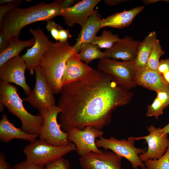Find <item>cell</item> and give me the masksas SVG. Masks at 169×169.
Wrapping results in <instances>:
<instances>
[{
	"label": "cell",
	"instance_id": "9",
	"mask_svg": "<svg viewBox=\"0 0 169 169\" xmlns=\"http://www.w3.org/2000/svg\"><path fill=\"white\" fill-rule=\"evenodd\" d=\"M66 132L68 140L74 144L75 151L80 156L91 152L98 153L103 152L96 144V138L102 137L104 134L101 130L88 126L82 130L72 128Z\"/></svg>",
	"mask_w": 169,
	"mask_h": 169
},
{
	"label": "cell",
	"instance_id": "20",
	"mask_svg": "<svg viewBox=\"0 0 169 169\" xmlns=\"http://www.w3.org/2000/svg\"><path fill=\"white\" fill-rule=\"evenodd\" d=\"M38 136L27 133L21 128L16 127L8 120L7 115L4 114L0 121V140L8 143L15 139H20L31 142L37 139Z\"/></svg>",
	"mask_w": 169,
	"mask_h": 169
},
{
	"label": "cell",
	"instance_id": "18",
	"mask_svg": "<svg viewBox=\"0 0 169 169\" xmlns=\"http://www.w3.org/2000/svg\"><path fill=\"white\" fill-rule=\"evenodd\" d=\"M135 81L136 85L141 86L156 92L161 90L169 92V85L164 81L162 75L157 71L146 68L137 67Z\"/></svg>",
	"mask_w": 169,
	"mask_h": 169
},
{
	"label": "cell",
	"instance_id": "4",
	"mask_svg": "<svg viewBox=\"0 0 169 169\" xmlns=\"http://www.w3.org/2000/svg\"><path fill=\"white\" fill-rule=\"evenodd\" d=\"M23 101L18 93L17 87L0 81V103L20 119L22 124L21 128L23 131L38 136L43 124V117L40 113L34 115L29 113L24 108Z\"/></svg>",
	"mask_w": 169,
	"mask_h": 169
},
{
	"label": "cell",
	"instance_id": "21",
	"mask_svg": "<svg viewBox=\"0 0 169 169\" xmlns=\"http://www.w3.org/2000/svg\"><path fill=\"white\" fill-rule=\"evenodd\" d=\"M144 8V7H137L129 10L115 13L101 20V28L105 27L119 28L128 27L133 22L134 18Z\"/></svg>",
	"mask_w": 169,
	"mask_h": 169
},
{
	"label": "cell",
	"instance_id": "8",
	"mask_svg": "<svg viewBox=\"0 0 169 169\" xmlns=\"http://www.w3.org/2000/svg\"><path fill=\"white\" fill-rule=\"evenodd\" d=\"M61 111V109L55 105L39 112L43 117L44 122L38 135L39 138L57 146L67 145L71 142L68 139L67 132L61 130V125L58 122V116Z\"/></svg>",
	"mask_w": 169,
	"mask_h": 169
},
{
	"label": "cell",
	"instance_id": "12",
	"mask_svg": "<svg viewBox=\"0 0 169 169\" xmlns=\"http://www.w3.org/2000/svg\"><path fill=\"white\" fill-rule=\"evenodd\" d=\"M29 30L35 38V43L31 48L27 49L26 53L21 57L30 74L33 75L35 69L40 66L44 54L53 42L48 39L40 27L34 29L30 28Z\"/></svg>",
	"mask_w": 169,
	"mask_h": 169
},
{
	"label": "cell",
	"instance_id": "34",
	"mask_svg": "<svg viewBox=\"0 0 169 169\" xmlns=\"http://www.w3.org/2000/svg\"><path fill=\"white\" fill-rule=\"evenodd\" d=\"M11 38L7 36L2 31L0 30V53L8 47L10 44Z\"/></svg>",
	"mask_w": 169,
	"mask_h": 169
},
{
	"label": "cell",
	"instance_id": "1",
	"mask_svg": "<svg viewBox=\"0 0 169 169\" xmlns=\"http://www.w3.org/2000/svg\"><path fill=\"white\" fill-rule=\"evenodd\" d=\"M58 106L63 130L88 126L101 130L110 123L113 112L129 103L134 93L110 76L93 68L84 78L62 87Z\"/></svg>",
	"mask_w": 169,
	"mask_h": 169
},
{
	"label": "cell",
	"instance_id": "2",
	"mask_svg": "<svg viewBox=\"0 0 169 169\" xmlns=\"http://www.w3.org/2000/svg\"><path fill=\"white\" fill-rule=\"evenodd\" d=\"M63 0L50 3L41 2L24 8H17L8 13L0 24V30L9 38L18 37L22 28L30 24L42 21H47L61 16Z\"/></svg>",
	"mask_w": 169,
	"mask_h": 169
},
{
	"label": "cell",
	"instance_id": "19",
	"mask_svg": "<svg viewBox=\"0 0 169 169\" xmlns=\"http://www.w3.org/2000/svg\"><path fill=\"white\" fill-rule=\"evenodd\" d=\"M100 14L97 10H94L82 27L75 44L73 46L75 52H79L85 44L90 43L101 28L100 24L102 20Z\"/></svg>",
	"mask_w": 169,
	"mask_h": 169
},
{
	"label": "cell",
	"instance_id": "27",
	"mask_svg": "<svg viewBox=\"0 0 169 169\" xmlns=\"http://www.w3.org/2000/svg\"><path fill=\"white\" fill-rule=\"evenodd\" d=\"M143 163L147 169H169V147L166 152L161 158L146 160Z\"/></svg>",
	"mask_w": 169,
	"mask_h": 169
},
{
	"label": "cell",
	"instance_id": "5",
	"mask_svg": "<svg viewBox=\"0 0 169 169\" xmlns=\"http://www.w3.org/2000/svg\"><path fill=\"white\" fill-rule=\"evenodd\" d=\"M76 149L72 142L67 145L57 146L39 139L30 142L23 151L26 161L37 166H46Z\"/></svg>",
	"mask_w": 169,
	"mask_h": 169
},
{
	"label": "cell",
	"instance_id": "32",
	"mask_svg": "<svg viewBox=\"0 0 169 169\" xmlns=\"http://www.w3.org/2000/svg\"><path fill=\"white\" fill-rule=\"evenodd\" d=\"M18 5L14 4H5L0 6V24L3 18L9 12L18 8Z\"/></svg>",
	"mask_w": 169,
	"mask_h": 169
},
{
	"label": "cell",
	"instance_id": "17",
	"mask_svg": "<svg viewBox=\"0 0 169 169\" xmlns=\"http://www.w3.org/2000/svg\"><path fill=\"white\" fill-rule=\"evenodd\" d=\"M93 68L80 59L78 53H75L66 61V67L62 80V87L85 78Z\"/></svg>",
	"mask_w": 169,
	"mask_h": 169
},
{
	"label": "cell",
	"instance_id": "7",
	"mask_svg": "<svg viewBox=\"0 0 169 169\" xmlns=\"http://www.w3.org/2000/svg\"><path fill=\"white\" fill-rule=\"evenodd\" d=\"M136 141L132 137L127 140L118 139L111 136L108 138L101 137L96 140L97 146L103 148L105 151L110 150L119 156L128 160L134 169H138L139 167H145L140 159L139 155L147 150V148H138L135 146Z\"/></svg>",
	"mask_w": 169,
	"mask_h": 169
},
{
	"label": "cell",
	"instance_id": "28",
	"mask_svg": "<svg viewBox=\"0 0 169 169\" xmlns=\"http://www.w3.org/2000/svg\"><path fill=\"white\" fill-rule=\"evenodd\" d=\"M165 107L156 97L151 105L147 107L146 115L148 117H154L158 119V117L163 113Z\"/></svg>",
	"mask_w": 169,
	"mask_h": 169
},
{
	"label": "cell",
	"instance_id": "36",
	"mask_svg": "<svg viewBox=\"0 0 169 169\" xmlns=\"http://www.w3.org/2000/svg\"><path fill=\"white\" fill-rule=\"evenodd\" d=\"M72 37L69 30L61 28L59 35V42H64L67 41L68 39Z\"/></svg>",
	"mask_w": 169,
	"mask_h": 169
},
{
	"label": "cell",
	"instance_id": "10",
	"mask_svg": "<svg viewBox=\"0 0 169 169\" xmlns=\"http://www.w3.org/2000/svg\"><path fill=\"white\" fill-rule=\"evenodd\" d=\"M161 128L151 125L147 127L148 135L139 137H132L136 141L145 140L147 143L146 151L139 155L143 162L148 160L159 159L167 151L169 147L168 134L163 131Z\"/></svg>",
	"mask_w": 169,
	"mask_h": 169
},
{
	"label": "cell",
	"instance_id": "6",
	"mask_svg": "<svg viewBox=\"0 0 169 169\" xmlns=\"http://www.w3.org/2000/svg\"><path fill=\"white\" fill-rule=\"evenodd\" d=\"M97 68L125 89L130 90L136 86L135 78L137 67L134 61H119L105 57L99 59Z\"/></svg>",
	"mask_w": 169,
	"mask_h": 169
},
{
	"label": "cell",
	"instance_id": "42",
	"mask_svg": "<svg viewBox=\"0 0 169 169\" xmlns=\"http://www.w3.org/2000/svg\"><path fill=\"white\" fill-rule=\"evenodd\" d=\"M159 1L160 0H143L142 2L145 5H147L156 3Z\"/></svg>",
	"mask_w": 169,
	"mask_h": 169
},
{
	"label": "cell",
	"instance_id": "11",
	"mask_svg": "<svg viewBox=\"0 0 169 169\" xmlns=\"http://www.w3.org/2000/svg\"><path fill=\"white\" fill-rule=\"evenodd\" d=\"M35 83L30 93L23 100L39 112L55 105L54 94L41 73L40 66L35 70Z\"/></svg>",
	"mask_w": 169,
	"mask_h": 169
},
{
	"label": "cell",
	"instance_id": "30",
	"mask_svg": "<svg viewBox=\"0 0 169 169\" xmlns=\"http://www.w3.org/2000/svg\"><path fill=\"white\" fill-rule=\"evenodd\" d=\"M46 28L50 32L52 37L57 41L59 40V35L60 29L62 27L52 20L46 22Z\"/></svg>",
	"mask_w": 169,
	"mask_h": 169
},
{
	"label": "cell",
	"instance_id": "37",
	"mask_svg": "<svg viewBox=\"0 0 169 169\" xmlns=\"http://www.w3.org/2000/svg\"><path fill=\"white\" fill-rule=\"evenodd\" d=\"M5 155L2 152L0 153V169H10V165L7 161Z\"/></svg>",
	"mask_w": 169,
	"mask_h": 169
},
{
	"label": "cell",
	"instance_id": "31",
	"mask_svg": "<svg viewBox=\"0 0 169 169\" xmlns=\"http://www.w3.org/2000/svg\"><path fill=\"white\" fill-rule=\"evenodd\" d=\"M10 169H45V166H37L25 160L17 163Z\"/></svg>",
	"mask_w": 169,
	"mask_h": 169
},
{
	"label": "cell",
	"instance_id": "23",
	"mask_svg": "<svg viewBox=\"0 0 169 169\" xmlns=\"http://www.w3.org/2000/svg\"><path fill=\"white\" fill-rule=\"evenodd\" d=\"M155 31L150 32L141 42L139 47L136 58L134 61L136 66L139 68L146 67L149 57L156 40Z\"/></svg>",
	"mask_w": 169,
	"mask_h": 169
},
{
	"label": "cell",
	"instance_id": "38",
	"mask_svg": "<svg viewBox=\"0 0 169 169\" xmlns=\"http://www.w3.org/2000/svg\"><path fill=\"white\" fill-rule=\"evenodd\" d=\"M22 1L21 0H0V4L2 5L5 4H14L18 6L22 3Z\"/></svg>",
	"mask_w": 169,
	"mask_h": 169
},
{
	"label": "cell",
	"instance_id": "29",
	"mask_svg": "<svg viewBox=\"0 0 169 169\" xmlns=\"http://www.w3.org/2000/svg\"><path fill=\"white\" fill-rule=\"evenodd\" d=\"M45 169H70L68 160L61 157L45 166Z\"/></svg>",
	"mask_w": 169,
	"mask_h": 169
},
{
	"label": "cell",
	"instance_id": "13",
	"mask_svg": "<svg viewBox=\"0 0 169 169\" xmlns=\"http://www.w3.org/2000/svg\"><path fill=\"white\" fill-rule=\"evenodd\" d=\"M27 69L21 56L13 58L0 66L1 81L19 86L23 89L25 95H28L31 90L25 79V73Z\"/></svg>",
	"mask_w": 169,
	"mask_h": 169
},
{
	"label": "cell",
	"instance_id": "35",
	"mask_svg": "<svg viewBox=\"0 0 169 169\" xmlns=\"http://www.w3.org/2000/svg\"><path fill=\"white\" fill-rule=\"evenodd\" d=\"M168 71H169V59H161L159 63L158 72L162 75Z\"/></svg>",
	"mask_w": 169,
	"mask_h": 169
},
{
	"label": "cell",
	"instance_id": "16",
	"mask_svg": "<svg viewBox=\"0 0 169 169\" xmlns=\"http://www.w3.org/2000/svg\"><path fill=\"white\" fill-rule=\"evenodd\" d=\"M141 42L125 36L120 38L110 48L105 50V57L115 60L121 59L123 61H134Z\"/></svg>",
	"mask_w": 169,
	"mask_h": 169
},
{
	"label": "cell",
	"instance_id": "40",
	"mask_svg": "<svg viewBox=\"0 0 169 169\" xmlns=\"http://www.w3.org/2000/svg\"><path fill=\"white\" fill-rule=\"evenodd\" d=\"M76 0H63L62 7L63 9L70 8L75 3Z\"/></svg>",
	"mask_w": 169,
	"mask_h": 169
},
{
	"label": "cell",
	"instance_id": "25",
	"mask_svg": "<svg viewBox=\"0 0 169 169\" xmlns=\"http://www.w3.org/2000/svg\"><path fill=\"white\" fill-rule=\"evenodd\" d=\"M120 39L118 35L114 34L110 31L104 30L100 36H95L90 43L99 48L108 49Z\"/></svg>",
	"mask_w": 169,
	"mask_h": 169
},
{
	"label": "cell",
	"instance_id": "14",
	"mask_svg": "<svg viewBox=\"0 0 169 169\" xmlns=\"http://www.w3.org/2000/svg\"><path fill=\"white\" fill-rule=\"evenodd\" d=\"M122 157L112 151L100 153L91 152L80 156V166L83 169H122Z\"/></svg>",
	"mask_w": 169,
	"mask_h": 169
},
{
	"label": "cell",
	"instance_id": "44",
	"mask_svg": "<svg viewBox=\"0 0 169 169\" xmlns=\"http://www.w3.org/2000/svg\"><path fill=\"white\" fill-rule=\"evenodd\" d=\"M4 106L2 103H0V112H2L4 110Z\"/></svg>",
	"mask_w": 169,
	"mask_h": 169
},
{
	"label": "cell",
	"instance_id": "33",
	"mask_svg": "<svg viewBox=\"0 0 169 169\" xmlns=\"http://www.w3.org/2000/svg\"><path fill=\"white\" fill-rule=\"evenodd\" d=\"M156 97L166 108L169 105V92L165 91H158L156 92Z\"/></svg>",
	"mask_w": 169,
	"mask_h": 169
},
{
	"label": "cell",
	"instance_id": "41",
	"mask_svg": "<svg viewBox=\"0 0 169 169\" xmlns=\"http://www.w3.org/2000/svg\"><path fill=\"white\" fill-rule=\"evenodd\" d=\"M162 75L165 83L169 85V71L162 74Z\"/></svg>",
	"mask_w": 169,
	"mask_h": 169
},
{
	"label": "cell",
	"instance_id": "24",
	"mask_svg": "<svg viewBox=\"0 0 169 169\" xmlns=\"http://www.w3.org/2000/svg\"><path fill=\"white\" fill-rule=\"evenodd\" d=\"M78 55L80 60L87 64L94 60L100 59L105 57L104 52H102L98 47L90 43L82 46Z\"/></svg>",
	"mask_w": 169,
	"mask_h": 169
},
{
	"label": "cell",
	"instance_id": "15",
	"mask_svg": "<svg viewBox=\"0 0 169 169\" xmlns=\"http://www.w3.org/2000/svg\"><path fill=\"white\" fill-rule=\"evenodd\" d=\"M100 0H83L72 7L63 9L61 16L69 27L78 24L82 27L94 11Z\"/></svg>",
	"mask_w": 169,
	"mask_h": 169
},
{
	"label": "cell",
	"instance_id": "45",
	"mask_svg": "<svg viewBox=\"0 0 169 169\" xmlns=\"http://www.w3.org/2000/svg\"><path fill=\"white\" fill-rule=\"evenodd\" d=\"M140 169H147L146 167H141Z\"/></svg>",
	"mask_w": 169,
	"mask_h": 169
},
{
	"label": "cell",
	"instance_id": "39",
	"mask_svg": "<svg viewBox=\"0 0 169 169\" xmlns=\"http://www.w3.org/2000/svg\"><path fill=\"white\" fill-rule=\"evenodd\" d=\"M128 1L127 0H105V4L110 6L116 5L123 2Z\"/></svg>",
	"mask_w": 169,
	"mask_h": 169
},
{
	"label": "cell",
	"instance_id": "22",
	"mask_svg": "<svg viewBox=\"0 0 169 169\" xmlns=\"http://www.w3.org/2000/svg\"><path fill=\"white\" fill-rule=\"evenodd\" d=\"M35 41L34 38L26 41L21 40L18 37L11 38L9 46L0 53V66L11 59L19 56L20 52L25 48L32 47Z\"/></svg>",
	"mask_w": 169,
	"mask_h": 169
},
{
	"label": "cell",
	"instance_id": "3",
	"mask_svg": "<svg viewBox=\"0 0 169 169\" xmlns=\"http://www.w3.org/2000/svg\"><path fill=\"white\" fill-rule=\"evenodd\" d=\"M75 53L73 46L66 41L53 43L44 54L40 70L54 94L60 93L67 60Z\"/></svg>",
	"mask_w": 169,
	"mask_h": 169
},
{
	"label": "cell",
	"instance_id": "26",
	"mask_svg": "<svg viewBox=\"0 0 169 169\" xmlns=\"http://www.w3.org/2000/svg\"><path fill=\"white\" fill-rule=\"evenodd\" d=\"M164 53V51L162 48L159 41L157 39L145 68L150 70L157 71L160 58Z\"/></svg>",
	"mask_w": 169,
	"mask_h": 169
},
{
	"label": "cell",
	"instance_id": "43",
	"mask_svg": "<svg viewBox=\"0 0 169 169\" xmlns=\"http://www.w3.org/2000/svg\"><path fill=\"white\" fill-rule=\"evenodd\" d=\"M162 131L164 133L169 134V122L163 128H161Z\"/></svg>",
	"mask_w": 169,
	"mask_h": 169
}]
</instances>
